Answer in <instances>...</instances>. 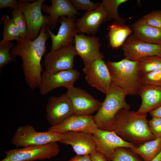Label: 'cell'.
I'll list each match as a JSON object with an SVG mask.
<instances>
[{
  "label": "cell",
  "instance_id": "cell-38",
  "mask_svg": "<svg viewBox=\"0 0 161 161\" xmlns=\"http://www.w3.org/2000/svg\"><path fill=\"white\" fill-rule=\"evenodd\" d=\"M152 117L161 118V106L149 112Z\"/></svg>",
  "mask_w": 161,
  "mask_h": 161
},
{
  "label": "cell",
  "instance_id": "cell-35",
  "mask_svg": "<svg viewBox=\"0 0 161 161\" xmlns=\"http://www.w3.org/2000/svg\"><path fill=\"white\" fill-rule=\"evenodd\" d=\"M9 7L12 10L18 7V1L16 0H0V9Z\"/></svg>",
  "mask_w": 161,
  "mask_h": 161
},
{
  "label": "cell",
  "instance_id": "cell-15",
  "mask_svg": "<svg viewBox=\"0 0 161 161\" xmlns=\"http://www.w3.org/2000/svg\"><path fill=\"white\" fill-rule=\"evenodd\" d=\"M73 42L77 55L81 57L84 65L97 59L104 58L100 50L101 44L99 37L78 33L75 35Z\"/></svg>",
  "mask_w": 161,
  "mask_h": 161
},
{
  "label": "cell",
  "instance_id": "cell-10",
  "mask_svg": "<svg viewBox=\"0 0 161 161\" xmlns=\"http://www.w3.org/2000/svg\"><path fill=\"white\" fill-rule=\"evenodd\" d=\"M66 94L72 104L73 115H91L97 112L102 103L85 90L74 86L67 89Z\"/></svg>",
  "mask_w": 161,
  "mask_h": 161
},
{
  "label": "cell",
  "instance_id": "cell-7",
  "mask_svg": "<svg viewBox=\"0 0 161 161\" xmlns=\"http://www.w3.org/2000/svg\"><path fill=\"white\" fill-rule=\"evenodd\" d=\"M63 134L49 131L38 132L29 124L19 126L12 139V143L17 147L41 145L59 142Z\"/></svg>",
  "mask_w": 161,
  "mask_h": 161
},
{
  "label": "cell",
  "instance_id": "cell-16",
  "mask_svg": "<svg viewBox=\"0 0 161 161\" xmlns=\"http://www.w3.org/2000/svg\"><path fill=\"white\" fill-rule=\"evenodd\" d=\"M76 21L75 17L66 16L61 17L58 21L61 25L56 35L51 31L49 25L46 27V30L52 42L50 51L72 44L75 35L79 33L75 25Z\"/></svg>",
  "mask_w": 161,
  "mask_h": 161
},
{
  "label": "cell",
  "instance_id": "cell-12",
  "mask_svg": "<svg viewBox=\"0 0 161 161\" xmlns=\"http://www.w3.org/2000/svg\"><path fill=\"white\" fill-rule=\"evenodd\" d=\"M93 135L97 149L104 155L108 161L112 160L117 148L122 147L132 149L137 147L124 140L113 131L98 129Z\"/></svg>",
  "mask_w": 161,
  "mask_h": 161
},
{
  "label": "cell",
  "instance_id": "cell-3",
  "mask_svg": "<svg viewBox=\"0 0 161 161\" xmlns=\"http://www.w3.org/2000/svg\"><path fill=\"white\" fill-rule=\"evenodd\" d=\"M106 95L100 107L92 117L98 129L112 131L117 112L122 109L129 110L131 106L126 101L125 92L112 82Z\"/></svg>",
  "mask_w": 161,
  "mask_h": 161
},
{
  "label": "cell",
  "instance_id": "cell-31",
  "mask_svg": "<svg viewBox=\"0 0 161 161\" xmlns=\"http://www.w3.org/2000/svg\"><path fill=\"white\" fill-rule=\"evenodd\" d=\"M142 85H150L161 87V69L144 74H141Z\"/></svg>",
  "mask_w": 161,
  "mask_h": 161
},
{
  "label": "cell",
  "instance_id": "cell-33",
  "mask_svg": "<svg viewBox=\"0 0 161 161\" xmlns=\"http://www.w3.org/2000/svg\"><path fill=\"white\" fill-rule=\"evenodd\" d=\"M148 24L161 28V10H155L151 11L142 18Z\"/></svg>",
  "mask_w": 161,
  "mask_h": 161
},
{
  "label": "cell",
  "instance_id": "cell-22",
  "mask_svg": "<svg viewBox=\"0 0 161 161\" xmlns=\"http://www.w3.org/2000/svg\"><path fill=\"white\" fill-rule=\"evenodd\" d=\"M134 35L146 42L161 44V28L147 24L142 18L131 26Z\"/></svg>",
  "mask_w": 161,
  "mask_h": 161
},
{
  "label": "cell",
  "instance_id": "cell-19",
  "mask_svg": "<svg viewBox=\"0 0 161 161\" xmlns=\"http://www.w3.org/2000/svg\"><path fill=\"white\" fill-rule=\"evenodd\" d=\"M109 20L107 13L101 3L96 10L86 12L75 22V25L79 33L95 35L104 22Z\"/></svg>",
  "mask_w": 161,
  "mask_h": 161
},
{
  "label": "cell",
  "instance_id": "cell-24",
  "mask_svg": "<svg viewBox=\"0 0 161 161\" xmlns=\"http://www.w3.org/2000/svg\"><path fill=\"white\" fill-rule=\"evenodd\" d=\"M131 149L144 161H151L161 151V137Z\"/></svg>",
  "mask_w": 161,
  "mask_h": 161
},
{
  "label": "cell",
  "instance_id": "cell-25",
  "mask_svg": "<svg viewBox=\"0 0 161 161\" xmlns=\"http://www.w3.org/2000/svg\"><path fill=\"white\" fill-rule=\"evenodd\" d=\"M1 20L3 25V39L1 41L4 42L14 40L17 41L21 38L17 27L14 21L8 16L3 15Z\"/></svg>",
  "mask_w": 161,
  "mask_h": 161
},
{
  "label": "cell",
  "instance_id": "cell-13",
  "mask_svg": "<svg viewBox=\"0 0 161 161\" xmlns=\"http://www.w3.org/2000/svg\"><path fill=\"white\" fill-rule=\"evenodd\" d=\"M46 119L51 126L59 125L73 115L71 101L66 95L51 96L46 109Z\"/></svg>",
  "mask_w": 161,
  "mask_h": 161
},
{
  "label": "cell",
  "instance_id": "cell-14",
  "mask_svg": "<svg viewBox=\"0 0 161 161\" xmlns=\"http://www.w3.org/2000/svg\"><path fill=\"white\" fill-rule=\"evenodd\" d=\"M122 50L125 58L133 61L150 56L161 57V44L146 42L134 34L126 39L122 46Z\"/></svg>",
  "mask_w": 161,
  "mask_h": 161
},
{
  "label": "cell",
  "instance_id": "cell-39",
  "mask_svg": "<svg viewBox=\"0 0 161 161\" xmlns=\"http://www.w3.org/2000/svg\"><path fill=\"white\" fill-rule=\"evenodd\" d=\"M151 161H161V151Z\"/></svg>",
  "mask_w": 161,
  "mask_h": 161
},
{
  "label": "cell",
  "instance_id": "cell-27",
  "mask_svg": "<svg viewBox=\"0 0 161 161\" xmlns=\"http://www.w3.org/2000/svg\"><path fill=\"white\" fill-rule=\"evenodd\" d=\"M127 0H103L101 3L108 16L109 20L113 19L115 22L124 23L125 20L119 16L118 7L127 1Z\"/></svg>",
  "mask_w": 161,
  "mask_h": 161
},
{
  "label": "cell",
  "instance_id": "cell-34",
  "mask_svg": "<svg viewBox=\"0 0 161 161\" xmlns=\"http://www.w3.org/2000/svg\"><path fill=\"white\" fill-rule=\"evenodd\" d=\"M148 126L156 138L161 137V118L152 117L148 121Z\"/></svg>",
  "mask_w": 161,
  "mask_h": 161
},
{
  "label": "cell",
  "instance_id": "cell-30",
  "mask_svg": "<svg viewBox=\"0 0 161 161\" xmlns=\"http://www.w3.org/2000/svg\"><path fill=\"white\" fill-rule=\"evenodd\" d=\"M12 18L17 27L21 38L27 37V28L26 21L24 15L18 7L12 10L11 12Z\"/></svg>",
  "mask_w": 161,
  "mask_h": 161
},
{
  "label": "cell",
  "instance_id": "cell-32",
  "mask_svg": "<svg viewBox=\"0 0 161 161\" xmlns=\"http://www.w3.org/2000/svg\"><path fill=\"white\" fill-rule=\"evenodd\" d=\"M72 4L77 11L83 10L86 12L94 10L101 3H95L90 0H71Z\"/></svg>",
  "mask_w": 161,
  "mask_h": 161
},
{
  "label": "cell",
  "instance_id": "cell-18",
  "mask_svg": "<svg viewBox=\"0 0 161 161\" xmlns=\"http://www.w3.org/2000/svg\"><path fill=\"white\" fill-rule=\"evenodd\" d=\"M97 129L91 115H73L61 124L51 126L48 129V130L61 134L70 131L93 134Z\"/></svg>",
  "mask_w": 161,
  "mask_h": 161
},
{
  "label": "cell",
  "instance_id": "cell-5",
  "mask_svg": "<svg viewBox=\"0 0 161 161\" xmlns=\"http://www.w3.org/2000/svg\"><path fill=\"white\" fill-rule=\"evenodd\" d=\"M60 151L57 142L18 148L4 152L6 156L0 161H34L49 159L57 156Z\"/></svg>",
  "mask_w": 161,
  "mask_h": 161
},
{
  "label": "cell",
  "instance_id": "cell-36",
  "mask_svg": "<svg viewBox=\"0 0 161 161\" xmlns=\"http://www.w3.org/2000/svg\"><path fill=\"white\" fill-rule=\"evenodd\" d=\"M90 155L92 161H108L106 157L97 149Z\"/></svg>",
  "mask_w": 161,
  "mask_h": 161
},
{
  "label": "cell",
  "instance_id": "cell-20",
  "mask_svg": "<svg viewBox=\"0 0 161 161\" xmlns=\"http://www.w3.org/2000/svg\"><path fill=\"white\" fill-rule=\"evenodd\" d=\"M51 5L43 4L42 11L49 15V27L52 29L56 27L60 18L63 16L75 17L79 13L70 0H51Z\"/></svg>",
  "mask_w": 161,
  "mask_h": 161
},
{
  "label": "cell",
  "instance_id": "cell-23",
  "mask_svg": "<svg viewBox=\"0 0 161 161\" xmlns=\"http://www.w3.org/2000/svg\"><path fill=\"white\" fill-rule=\"evenodd\" d=\"M108 30L109 44L113 49L123 46L133 32L132 29L124 23L115 21L109 26Z\"/></svg>",
  "mask_w": 161,
  "mask_h": 161
},
{
  "label": "cell",
  "instance_id": "cell-9",
  "mask_svg": "<svg viewBox=\"0 0 161 161\" xmlns=\"http://www.w3.org/2000/svg\"><path fill=\"white\" fill-rule=\"evenodd\" d=\"M84 65L83 72L86 81L91 86L106 94L112 80L105 61L98 58Z\"/></svg>",
  "mask_w": 161,
  "mask_h": 161
},
{
  "label": "cell",
  "instance_id": "cell-21",
  "mask_svg": "<svg viewBox=\"0 0 161 161\" xmlns=\"http://www.w3.org/2000/svg\"><path fill=\"white\" fill-rule=\"evenodd\" d=\"M142 103L138 111L147 113L161 106V87L142 85L138 92Z\"/></svg>",
  "mask_w": 161,
  "mask_h": 161
},
{
  "label": "cell",
  "instance_id": "cell-26",
  "mask_svg": "<svg viewBox=\"0 0 161 161\" xmlns=\"http://www.w3.org/2000/svg\"><path fill=\"white\" fill-rule=\"evenodd\" d=\"M138 61V69L141 74L161 69V57L150 56L142 58Z\"/></svg>",
  "mask_w": 161,
  "mask_h": 161
},
{
  "label": "cell",
  "instance_id": "cell-4",
  "mask_svg": "<svg viewBox=\"0 0 161 161\" xmlns=\"http://www.w3.org/2000/svg\"><path fill=\"white\" fill-rule=\"evenodd\" d=\"M106 63L112 82L122 89L127 95L138 94L142 84L137 61L125 58L117 62L108 61Z\"/></svg>",
  "mask_w": 161,
  "mask_h": 161
},
{
  "label": "cell",
  "instance_id": "cell-28",
  "mask_svg": "<svg viewBox=\"0 0 161 161\" xmlns=\"http://www.w3.org/2000/svg\"><path fill=\"white\" fill-rule=\"evenodd\" d=\"M111 161H144L131 149L125 147L116 148Z\"/></svg>",
  "mask_w": 161,
  "mask_h": 161
},
{
  "label": "cell",
  "instance_id": "cell-17",
  "mask_svg": "<svg viewBox=\"0 0 161 161\" xmlns=\"http://www.w3.org/2000/svg\"><path fill=\"white\" fill-rule=\"evenodd\" d=\"M62 134L63 137L59 142L70 145L77 155L90 154L97 149L92 134L70 131Z\"/></svg>",
  "mask_w": 161,
  "mask_h": 161
},
{
  "label": "cell",
  "instance_id": "cell-29",
  "mask_svg": "<svg viewBox=\"0 0 161 161\" xmlns=\"http://www.w3.org/2000/svg\"><path fill=\"white\" fill-rule=\"evenodd\" d=\"M15 44L10 41L0 42V70L7 64L13 62L16 58L11 55V49L15 47Z\"/></svg>",
  "mask_w": 161,
  "mask_h": 161
},
{
  "label": "cell",
  "instance_id": "cell-1",
  "mask_svg": "<svg viewBox=\"0 0 161 161\" xmlns=\"http://www.w3.org/2000/svg\"><path fill=\"white\" fill-rule=\"evenodd\" d=\"M47 26L41 28L39 35L33 40L27 37L17 41L16 45L10 51L13 57L21 58L25 82L33 89L39 88L44 71L41 61L46 50V42L49 37L46 30Z\"/></svg>",
  "mask_w": 161,
  "mask_h": 161
},
{
  "label": "cell",
  "instance_id": "cell-8",
  "mask_svg": "<svg viewBox=\"0 0 161 161\" xmlns=\"http://www.w3.org/2000/svg\"><path fill=\"white\" fill-rule=\"evenodd\" d=\"M77 55L72 44L47 53L43 65L46 72L55 73L73 69L74 58Z\"/></svg>",
  "mask_w": 161,
  "mask_h": 161
},
{
  "label": "cell",
  "instance_id": "cell-2",
  "mask_svg": "<svg viewBox=\"0 0 161 161\" xmlns=\"http://www.w3.org/2000/svg\"><path fill=\"white\" fill-rule=\"evenodd\" d=\"M147 113L122 109L117 114L112 131L124 140L138 146L156 138L148 126Z\"/></svg>",
  "mask_w": 161,
  "mask_h": 161
},
{
  "label": "cell",
  "instance_id": "cell-6",
  "mask_svg": "<svg viewBox=\"0 0 161 161\" xmlns=\"http://www.w3.org/2000/svg\"><path fill=\"white\" fill-rule=\"evenodd\" d=\"M46 0L18 1V7L23 13L27 25V38L32 40L39 35L41 28L49 25L50 18L42 13L41 7Z\"/></svg>",
  "mask_w": 161,
  "mask_h": 161
},
{
  "label": "cell",
  "instance_id": "cell-37",
  "mask_svg": "<svg viewBox=\"0 0 161 161\" xmlns=\"http://www.w3.org/2000/svg\"><path fill=\"white\" fill-rule=\"evenodd\" d=\"M68 161H92L90 154L76 155L70 158Z\"/></svg>",
  "mask_w": 161,
  "mask_h": 161
},
{
  "label": "cell",
  "instance_id": "cell-11",
  "mask_svg": "<svg viewBox=\"0 0 161 161\" xmlns=\"http://www.w3.org/2000/svg\"><path fill=\"white\" fill-rule=\"evenodd\" d=\"M80 72L74 69L55 73L44 71L41 75V81L39 88L42 95L48 93L53 90L63 87L68 89L74 84L80 76Z\"/></svg>",
  "mask_w": 161,
  "mask_h": 161
}]
</instances>
